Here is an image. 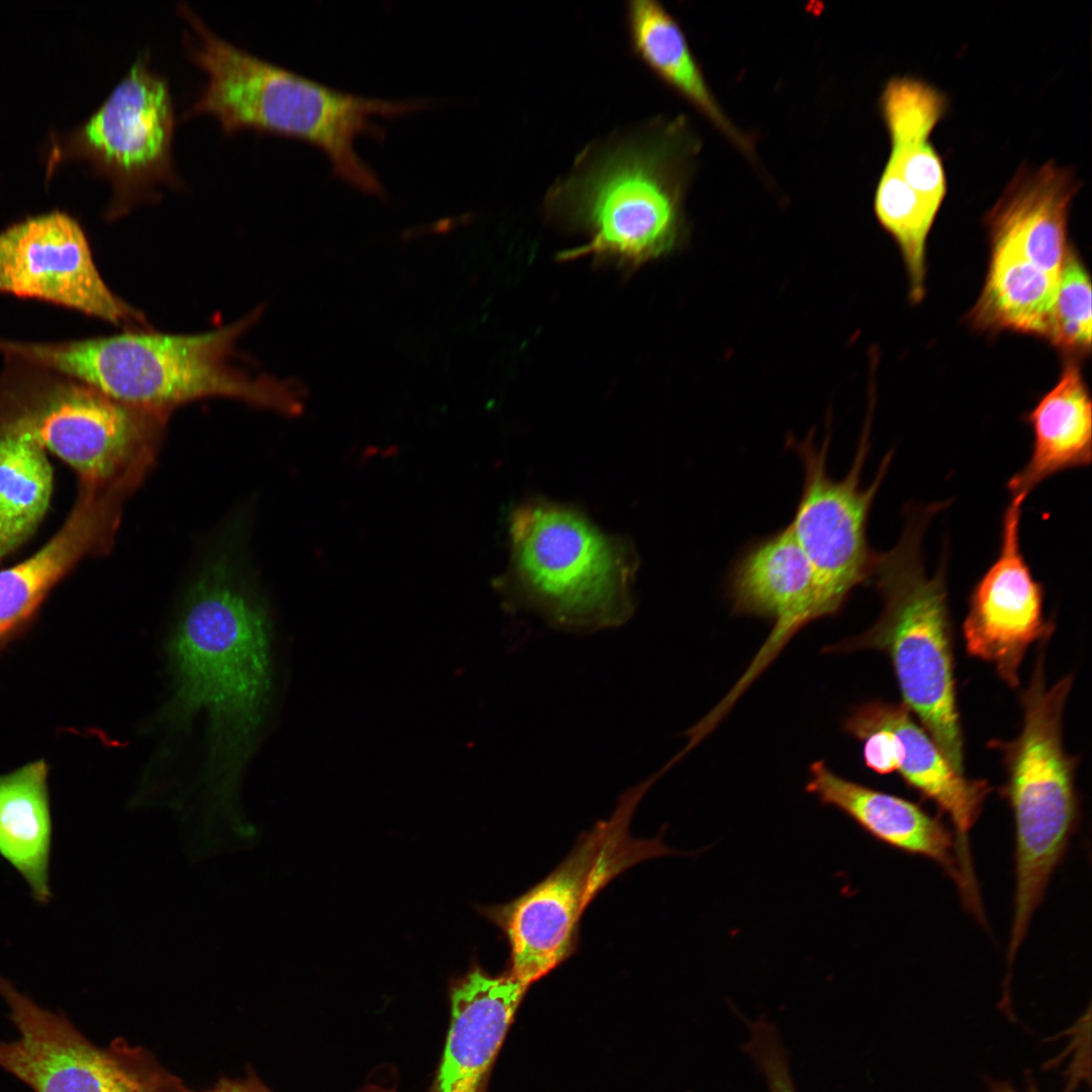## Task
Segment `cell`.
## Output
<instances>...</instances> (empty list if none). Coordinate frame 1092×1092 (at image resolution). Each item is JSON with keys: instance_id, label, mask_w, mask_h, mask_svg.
Masks as SVG:
<instances>
[{"instance_id": "cell-1", "label": "cell", "mask_w": 1092, "mask_h": 1092, "mask_svg": "<svg viewBox=\"0 0 1092 1092\" xmlns=\"http://www.w3.org/2000/svg\"><path fill=\"white\" fill-rule=\"evenodd\" d=\"M270 621L225 563L215 562L186 597L167 650L172 697L161 719L178 729L200 713L209 730V777L233 795L269 705Z\"/></svg>"}, {"instance_id": "cell-2", "label": "cell", "mask_w": 1092, "mask_h": 1092, "mask_svg": "<svg viewBox=\"0 0 1092 1092\" xmlns=\"http://www.w3.org/2000/svg\"><path fill=\"white\" fill-rule=\"evenodd\" d=\"M179 12L195 32V38H187L190 56L206 74L184 115L211 113L225 132L252 127L304 141L328 157L333 176L364 194L387 197L379 176L356 151V140L367 135L382 142L387 130L376 117L422 111L433 99L374 98L339 90L226 41L185 3Z\"/></svg>"}, {"instance_id": "cell-3", "label": "cell", "mask_w": 1092, "mask_h": 1092, "mask_svg": "<svg viewBox=\"0 0 1092 1092\" xmlns=\"http://www.w3.org/2000/svg\"><path fill=\"white\" fill-rule=\"evenodd\" d=\"M674 129L645 123L587 146L550 187L545 218L587 238L560 252L559 262L590 259L630 277L678 249L685 226Z\"/></svg>"}, {"instance_id": "cell-4", "label": "cell", "mask_w": 1092, "mask_h": 1092, "mask_svg": "<svg viewBox=\"0 0 1092 1092\" xmlns=\"http://www.w3.org/2000/svg\"><path fill=\"white\" fill-rule=\"evenodd\" d=\"M946 506L934 503L905 511L896 545L878 553L871 580L883 601L878 620L861 634L827 652L873 649L891 660L903 705L915 714L950 764L965 774L964 737L956 694L946 557L933 574L923 556L925 531Z\"/></svg>"}, {"instance_id": "cell-5", "label": "cell", "mask_w": 1092, "mask_h": 1092, "mask_svg": "<svg viewBox=\"0 0 1092 1092\" xmlns=\"http://www.w3.org/2000/svg\"><path fill=\"white\" fill-rule=\"evenodd\" d=\"M258 312L204 334L126 333L61 343H22L20 355L123 403L169 411L207 396H230L288 415L303 408L290 381L251 376L229 358Z\"/></svg>"}, {"instance_id": "cell-6", "label": "cell", "mask_w": 1092, "mask_h": 1092, "mask_svg": "<svg viewBox=\"0 0 1092 1092\" xmlns=\"http://www.w3.org/2000/svg\"><path fill=\"white\" fill-rule=\"evenodd\" d=\"M5 356L0 429L26 435L57 455L76 471L79 487L136 485L168 413L123 403L58 371Z\"/></svg>"}, {"instance_id": "cell-7", "label": "cell", "mask_w": 1092, "mask_h": 1092, "mask_svg": "<svg viewBox=\"0 0 1092 1092\" xmlns=\"http://www.w3.org/2000/svg\"><path fill=\"white\" fill-rule=\"evenodd\" d=\"M1072 685L1071 675L1048 685L1041 649L1021 695L1020 734L992 743L1003 754L1004 796L1014 820L1015 891L1009 936L1013 943L1025 939L1078 824L1076 761L1066 752L1062 734Z\"/></svg>"}, {"instance_id": "cell-8", "label": "cell", "mask_w": 1092, "mask_h": 1092, "mask_svg": "<svg viewBox=\"0 0 1092 1092\" xmlns=\"http://www.w3.org/2000/svg\"><path fill=\"white\" fill-rule=\"evenodd\" d=\"M510 534L512 603L572 633L616 628L630 619L624 553L585 518L559 506L529 504L513 515Z\"/></svg>"}, {"instance_id": "cell-9", "label": "cell", "mask_w": 1092, "mask_h": 1092, "mask_svg": "<svg viewBox=\"0 0 1092 1092\" xmlns=\"http://www.w3.org/2000/svg\"><path fill=\"white\" fill-rule=\"evenodd\" d=\"M660 775L626 791L612 815L581 835L544 880L517 899L484 910L508 939L513 978L529 987L563 963L574 950L585 908L613 879L643 860L678 853L660 836L637 839L630 832L638 804Z\"/></svg>"}, {"instance_id": "cell-10", "label": "cell", "mask_w": 1092, "mask_h": 1092, "mask_svg": "<svg viewBox=\"0 0 1092 1092\" xmlns=\"http://www.w3.org/2000/svg\"><path fill=\"white\" fill-rule=\"evenodd\" d=\"M830 429L820 445L813 429L802 440L791 435L786 441L803 466L802 491L788 526L812 567L819 619L839 613L851 592L872 578L878 553L868 541V521L893 457L888 452L874 480L862 486L871 448L868 419L850 469L835 479L827 468Z\"/></svg>"}, {"instance_id": "cell-11", "label": "cell", "mask_w": 1092, "mask_h": 1092, "mask_svg": "<svg viewBox=\"0 0 1092 1092\" xmlns=\"http://www.w3.org/2000/svg\"><path fill=\"white\" fill-rule=\"evenodd\" d=\"M948 98L913 76L891 78L881 96L891 151L875 195V212L902 253L914 302L924 295L925 245L946 196L943 161L931 133Z\"/></svg>"}, {"instance_id": "cell-12", "label": "cell", "mask_w": 1092, "mask_h": 1092, "mask_svg": "<svg viewBox=\"0 0 1092 1092\" xmlns=\"http://www.w3.org/2000/svg\"><path fill=\"white\" fill-rule=\"evenodd\" d=\"M174 124L168 82L145 53L74 136L75 150L111 180V217L155 197L162 184L180 186L172 160Z\"/></svg>"}, {"instance_id": "cell-13", "label": "cell", "mask_w": 1092, "mask_h": 1092, "mask_svg": "<svg viewBox=\"0 0 1092 1092\" xmlns=\"http://www.w3.org/2000/svg\"><path fill=\"white\" fill-rule=\"evenodd\" d=\"M0 292L44 300L119 325L144 322L107 287L80 224L52 211L0 233Z\"/></svg>"}, {"instance_id": "cell-14", "label": "cell", "mask_w": 1092, "mask_h": 1092, "mask_svg": "<svg viewBox=\"0 0 1092 1092\" xmlns=\"http://www.w3.org/2000/svg\"><path fill=\"white\" fill-rule=\"evenodd\" d=\"M1023 502L1010 499L1001 524L994 562L975 584L963 623L967 652L993 665L1011 688L1029 646L1048 640L1054 622L1043 612L1044 588L1024 557L1020 540Z\"/></svg>"}, {"instance_id": "cell-15", "label": "cell", "mask_w": 1092, "mask_h": 1092, "mask_svg": "<svg viewBox=\"0 0 1092 1092\" xmlns=\"http://www.w3.org/2000/svg\"><path fill=\"white\" fill-rule=\"evenodd\" d=\"M19 1038L0 1042V1068L34 1092H151L112 1051L89 1042L63 1015L38 1006L0 976Z\"/></svg>"}, {"instance_id": "cell-16", "label": "cell", "mask_w": 1092, "mask_h": 1092, "mask_svg": "<svg viewBox=\"0 0 1092 1092\" xmlns=\"http://www.w3.org/2000/svg\"><path fill=\"white\" fill-rule=\"evenodd\" d=\"M733 612L772 630L732 695H738L805 625L818 620L812 567L789 526L749 543L728 573Z\"/></svg>"}, {"instance_id": "cell-17", "label": "cell", "mask_w": 1092, "mask_h": 1092, "mask_svg": "<svg viewBox=\"0 0 1092 1092\" xmlns=\"http://www.w3.org/2000/svg\"><path fill=\"white\" fill-rule=\"evenodd\" d=\"M874 728H886L893 734L895 771L946 814L954 831L963 885L975 889L970 834L991 786L985 780H972L958 771L903 704L866 703L856 707L843 724V730L857 739Z\"/></svg>"}, {"instance_id": "cell-18", "label": "cell", "mask_w": 1092, "mask_h": 1092, "mask_svg": "<svg viewBox=\"0 0 1092 1092\" xmlns=\"http://www.w3.org/2000/svg\"><path fill=\"white\" fill-rule=\"evenodd\" d=\"M1081 187L1074 170L1053 160L1038 168L1023 164L986 213L992 250L1060 276L1070 251V206Z\"/></svg>"}, {"instance_id": "cell-19", "label": "cell", "mask_w": 1092, "mask_h": 1092, "mask_svg": "<svg viewBox=\"0 0 1092 1092\" xmlns=\"http://www.w3.org/2000/svg\"><path fill=\"white\" fill-rule=\"evenodd\" d=\"M529 987L478 966L450 992V1024L431 1092H485L490 1067Z\"/></svg>"}, {"instance_id": "cell-20", "label": "cell", "mask_w": 1092, "mask_h": 1092, "mask_svg": "<svg viewBox=\"0 0 1092 1092\" xmlns=\"http://www.w3.org/2000/svg\"><path fill=\"white\" fill-rule=\"evenodd\" d=\"M806 791L848 816L878 841L935 862L961 888L953 834L918 804L847 780L822 760L811 763Z\"/></svg>"}, {"instance_id": "cell-21", "label": "cell", "mask_w": 1092, "mask_h": 1092, "mask_svg": "<svg viewBox=\"0 0 1092 1092\" xmlns=\"http://www.w3.org/2000/svg\"><path fill=\"white\" fill-rule=\"evenodd\" d=\"M1030 455L1007 481L1010 499L1024 502L1041 482L1092 459V403L1080 369L1068 363L1057 384L1026 415Z\"/></svg>"}, {"instance_id": "cell-22", "label": "cell", "mask_w": 1092, "mask_h": 1092, "mask_svg": "<svg viewBox=\"0 0 1092 1092\" xmlns=\"http://www.w3.org/2000/svg\"><path fill=\"white\" fill-rule=\"evenodd\" d=\"M44 760L0 776V855L29 886L34 900L52 898L53 823Z\"/></svg>"}, {"instance_id": "cell-23", "label": "cell", "mask_w": 1092, "mask_h": 1092, "mask_svg": "<svg viewBox=\"0 0 1092 1092\" xmlns=\"http://www.w3.org/2000/svg\"><path fill=\"white\" fill-rule=\"evenodd\" d=\"M626 27L633 54L661 81L735 134L714 101L673 16L657 1L633 0L626 6Z\"/></svg>"}, {"instance_id": "cell-24", "label": "cell", "mask_w": 1092, "mask_h": 1092, "mask_svg": "<svg viewBox=\"0 0 1092 1092\" xmlns=\"http://www.w3.org/2000/svg\"><path fill=\"white\" fill-rule=\"evenodd\" d=\"M1060 276L1002 251H992L982 293L971 320L984 330H1012L1045 337Z\"/></svg>"}, {"instance_id": "cell-25", "label": "cell", "mask_w": 1092, "mask_h": 1092, "mask_svg": "<svg viewBox=\"0 0 1092 1092\" xmlns=\"http://www.w3.org/2000/svg\"><path fill=\"white\" fill-rule=\"evenodd\" d=\"M52 492L47 451L26 435L0 429V560L34 533Z\"/></svg>"}, {"instance_id": "cell-26", "label": "cell", "mask_w": 1092, "mask_h": 1092, "mask_svg": "<svg viewBox=\"0 0 1092 1092\" xmlns=\"http://www.w3.org/2000/svg\"><path fill=\"white\" fill-rule=\"evenodd\" d=\"M1091 283L1088 273L1072 252L1065 259L1045 338L1059 348L1086 354L1091 348Z\"/></svg>"}, {"instance_id": "cell-27", "label": "cell", "mask_w": 1092, "mask_h": 1092, "mask_svg": "<svg viewBox=\"0 0 1092 1092\" xmlns=\"http://www.w3.org/2000/svg\"><path fill=\"white\" fill-rule=\"evenodd\" d=\"M988 1092H1039L1033 1081H1028V1087L1025 1091L1016 1090L1011 1084L1005 1081L989 1079L987 1082Z\"/></svg>"}, {"instance_id": "cell-28", "label": "cell", "mask_w": 1092, "mask_h": 1092, "mask_svg": "<svg viewBox=\"0 0 1092 1092\" xmlns=\"http://www.w3.org/2000/svg\"><path fill=\"white\" fill-rule=\"evenodd\" d=\"M211 1092H267L251 1084L226 1083Z\"/></svg>"}]
</instances>
